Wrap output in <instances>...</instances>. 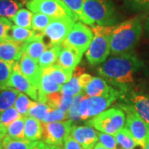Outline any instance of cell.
Returning a JSON list of instances; mask_svg holds the SVG:
<instances>
[{
    "instance_id": "cell-1",
    "label": "cell",
    "mask_w": 149,
    "mask_h": 149,
    "mask_svg": "<svg viewBox=\"0 0 149 149\" xmlns=\"http://www.w3.org/2000/svg\"><path fill=\"white\" fill-rule=\"evenodd\" d=\"M142 62L132 54L111 56L97 69L98 74L118 86L123 92L134 80V74L142 66Z\"/></svg>"
},
{
    "instance_id": "cell-2",
    "label": "cell",
    "mask_w": 149,
    "mask_h": 149,
    "mask_svg": "<svg viewBox=\"0 0 149 149\" xmlns=\"http://www.w3.org/2000/svg\"><path fill=\"white\" fill-rule=\"evenodd\" d=\"M142 32V24L138 17L115 26L110 37V53L113 56L129 53L139 42Z\"/></svg>"
},
{
    "instance_id": "cell-3",
    "label": "cell",
    "mask_w": 149,
    "mask_h": 149,
    "mask_svg": "<svg viewBox=\"0 0 149 149\" xmlns=\"http://www.w3.org/2000/svg\"><path fill=\"white\" fill-rule=\"evenodd\" d=\"M94 34L91 45L85 52V56L91 65L104 62L110 53V37L115 26L93 25Z\"/></svg>"
},
{
    "instance_id": "cell-4",
    "label": "cell",
    "mask_w": 149,
    "mask_h": 149,
    "mask_svg": "<svg viewBox=\"0 0 149 149\" xmlns=\"http://www.w3.org/2000/svg\"><path fill=\"white\" fill-rule=\"evenodd\" d=\"M83 12L94 25L112 26L115 22V9L110 0H84Z\"/></svg>"
},
{
    "instance_id": "cell-5",
    "label": "cell",
    "mask_w": 149,
    "mask_h": 149,
    "mask_svg": "<svg viewBox=\"0 0 149 149\" xmlns=\"http://www.w3.org/2000/svg\"><path fill=\"white\" fill-rule=\"evenodd\" d=\"M123 93V91L113 88L109 94L104 95L93 97L84 95L79 107L81 120L94 118L104 112L118 98L122 97Z\"/></svg>"
},
{
    "instance_id": "cell-6",
    "label": "cell",
    "mask_w": 149,
    "mask_h": 149,
    "mask_svg": "<svg viewBox=\"0 0 149 149\" xmlns=\"http://www.w3.org/2000/svg\"><path fill=\"white\" fill-rule=\"evenodd\" d=\"M125 113L118 108H111L92 118L88 124L102 133L113 135L124 128Z\"/></svg>"
},
{
    "instance_id": "cell-7",
    "label": "cell",
    "mask_w": 149,
    "mask_h": 149,
    "mask_svg": "<svg viewBox=\"0 0 149 149\" xmlns=\"http://www.w3.org/2000/svg\"><path fill=\"white\" fill-rule=\"evenodd\" d=\"M27 9L35 13H42L51 18L70 17L78 20V17L61 0H28Z\"/></svg>"
},
{
    "instance_id": "cell-8",
    "label": "cell",
    "mask_w": 149,
    "mask_h": 149,
    "mask_svg": "<svg viewBox=\"0 0 149 149\" xmlns=\"http://www.w3.org/2000/svg\"><path fill=\"white\" fill-rule=\"evenodd\" d=\"M118 106L126 113V127L138 145L142 148L149 140V125L128 104H119Z\"/></svg>"
},
{
    "instance_id": "cell-9",
    "label": "cell",
    "mask_w": 149,
    "mask_h": 149,
    "mask_svg": "<svg viewBox=\"0 0 149 149\" xmlns=\"http://www.w3.org/2000/svg\"><path fill=\"white\" fill-rule=\"evenodd\" d=\"M93 37L94 34L91 27L77 22L61 45V47L74 48L83 55L90 47Z\"/></svg>"
},
{
    "instance_id": "cell-10",
    "label": "cell",
    "mask_w": 149,
    "mask_h": 149,
    "mask_svg": "<svg viewBox=\"0 0 149 149\" xmlns=\"http://www.w3.org/2000/svg\"><path fill=\"white\" fill-rule=\"evenodd\" d=\"M42 141L48 145L62 147L65 139L70 133L73 127V121L70 119L59 122L43 123Z\"/></svg>"
},
{
    "instance_id": "cell-11",
    "label": "cell",
    "mask_w": 149,
    "mask_h": 149,
    "mask_svg": "<svg viewBox=\"0 0 149 149\" xmlns=\"http://www.w3.org/2000/svg\"><path fill=\"white\" fill-rule=\"evenodd\" d=\"M75 22L76 20L70 17L52 18L42 32L44 38H47L48 47L54 45L61 44Z\"/></svg>"
},
{
    "instance_id": "cell-12",
    "label": "cell",
    "mask_w": 149,
    "mask_h": 149,
    "mask_svg": "<svg viewBox=\"0 0 149 149\" xmlns=\"http://www.w3.org/2000/svg\"><path fill=\"white\" fill-rule=\"evenodd\" d=\"M8 87H9V89H15L19 92L27 95L34 100L37 101V100H38L37 89L23 74H22L20 69H19L18 61L14 62V64H13V72L11 74L10 79H9Z\"/></svg>"
},
{
    "instance_id": "cell-13",
    "label": "cell",
    "mask_w": 149,
    "mask_h": 149,
    "mask_svg": "<svg viewBox=\"0 0 149 149\" xmlns=\"http://www.w3.org/2000/svg\"><path fill=\"white\" fill-rule=\"evenodd\" d=\"M18 63L22 74L37 89H38L42 75V70L39 66L38 62L25 53H23Z\"/></svg>"
},
{
    "instance_id": "cell-14",
    "label": "cell",
    "mask_w": 149,
    "mask_h": 149,
    "mask_svg": "<svg viewBox=\"0 0 149 149\" xmlns=\"http://www.w3.org/2000/svg\"><path fill=\"white\" fill-rule=\"evenodd\" d=\"M70 135L85 149H93L98 142L97 132L91 125H73Z\"/></svg>"
},
{
    "instance_id": "cell-15",
    "label": "cell",
    "mask_w": 149,
    "mask_h": 149,
    "mask_svg": "<svg viewBox=\"0 0 149 149\" xmlns=\"http://www.w3.org/2000/svg\"><path fill=\"white\" fill-rule=\"evenodd\" d=\"M82 54L74 48L61 47L56 65L63 69L74 71L80 62Z\"/></svg>"
},
{
    "instance_id": "cell-16",
    "label": "cell",
    "mask_w": 149,
    "mask_h": 149,
    "mask_svg": "<svg viewBox=\"0 0 149 149\" xmlns=\"http://www.w3.org/2000/svg\"><path fill=\"white\" fill-rule=\"evenodd\" d=\"M23 45L11 40L0 42V59L8 62L19 61L22 56Z\"/></svg>"
},
{
    "instance_id": "cell-17",
    "label": "cell",
    "mask_w": 149,
    "mask_h": 149,
    "mask_svg": "<svg viewBox=\"0 0 149 149\" xmlns=\"http://www.w3.org/2000/svg\"><path fill=\"white\" fill-rule=\"evenodd\" d=\"M47 48V44L44 41L43 33L42 32H37L36 37L23 45L22 52H23V53H25L28 56H30L31 58L37 61L38 62L40 56L42 55L43 52Z\"/></svg>"
},
{
    "instance_id": "cell-18",
    "label": "cell",
    "mask_w": 149,
    "mask_h": 149,
    "mask_svg": "<svg viewBox=\"0 0 149 149\" xmlns=\"http://www.w3.org/2000/svg\"><path fill=\"white\" fill-rule=\"evenodd\" d=\"M62 85H59L49 74L43 73L38 86V100L37 101L47 103V95L60 92Z\"/></svg>"
},
{
    "instance_id": "cell-19",
    "label": "cell",
    "mask_w": 149,
    "mask_h": 149,
    "mask_svg": "<svg viewBox=\"0 0 149 149\" xmlns=\"http://www.w3.org/2000/svg\"><path fill=\"white\" fill-rule=\"evenodd\" d=\"M128 100L129 106L149 124V97L143 95L131 94Z\"/></svg>"
},
{
    "instance_id": "cell-20",
    "label": "cell",
    "mask_w": 149,
    "mask_h": 149,
    "mask_svg": "<svg viewBox=\"0 0 149 149\" xmlns=\"http://www.w3.org/2000/svg\"><path fill=\"white\" fill-rule=\"evenodd\" d=\"M113 88L107 84L104 80L100 77H93L91 81L84 89V93L86 96H100L109 94Z\"/></svg>"
},
{
    "instance_id": "cell-21",
    "label": "cell",
    "mask_w": 149,
    "mask_h": 149,
    "mask_svg": "<svg viewBox=\"0 0 149 149\" xmlns=\"http://www.w3.org/2000/svg\"><path fill=\"white\" fill-rule=\"evenodd\" d=\"M25 139L30 141H39L42 139V122L34 118L26 116L24 123Z\"/></svg>"
},
{
    "instance_id": "cell-22",
    "label": "cell",
    "mask_w": 149,
    "mask_h": 149,
    "mask_svg": "<svg viewBox=\"0 0 149 149\" xmlns=\"http://www.w3.org/2000/svg\"><path fill=\"white\" fill-rule=\"evenodd\" d=\"M74 96L64 95L61 92H56L47 95V104L51 108L60 109L65 112H68L72 104Z\"/></svg>"
},
{
    "instance_id": "cell-23",
    "label": "cell",
    "mask_w": 149,
    "mask_h": 149,
    "mask_svg": "<svg viewBox=\"0 0 149 149\" xmlns=\"http://www.w3.org/2000/svg\"><path fill=\"white\" fill-rule=\"evenodd\" d=\"M37 32L32 29H28L25 27H21L13 25L8 32V40L13 41L15 42L24 45L36 37Z\"/></svg>"
},
{
    "instance_id": "cell-24",
    "label": "cell",
    "mask_w": 149,
    "mask_h": 149,
    "mask_svg": "<svg viewBox=\"0 0 149 149\" xmlns=\"http://www.w3.org/2000/svg\"><path fill=\"white\" fill-rule=\"evenodd\" d=\"M42 72L49 74L56 83L61 85L66 84L73 76V71L63 69L56 64L51 67L43 69Z\"/></svg>"
},
{
    "instance_id": "cell-25",
    "label": "cell",
    "mask_w": 149,
    "mask_h": 149,
    "mask_svg": "<svg viewBox=\"0 0 149 149\" xmlns=\"http://www.w3.org/2000/svg\"><path fill=\"white\" fill-rule=\"evenodd\" d=\"M61 49V44L54 45L48 47L43 52L42 55L40 56V58L38 60V65L41 67V69L43 70L51 67L56 63Z\"/></svg>"
},
{
    "instance_id": "cell-26",
    "label": "cell",
    "mask_w": 149,
    "mask_h": 149,
    "mask_svg": "<svg viewBox=\"0 0 149 149\" xmlns=\"http://www.w3.org/2000/svg\"><path fill=\"white\" fill-rule=\"evenodd\" d=\"M39 141L12 139L6 135L3 141V149H33Z\"/></svg>"
},
{
    "instance_id": "cell-27",
    "label": "cell",
    "mask_w": 149,
    "mask_h": 149,
    "mask_svg": "<svg viewBox=\"0 0 149 149\" xmlns=\"http://www.w3.org/2000/svg\"><path fill=\"white\" fill-rule=\"evenodd\" d=\"M113 137L115 138L117 144L120 147V149H134L139 146L132 134L126 128L118 130L115 134H113Z\"/></svg>"
},
{
    "instance_id": "cell-28",
    "label": "cell",
    "mask_w": 149,
    "mask_h": 149,
    "mask_svg": "<svg viewBox=\"0 0 149 149\" xmlns=\"http://www.w3.org/2000/svg\"><path fill=\"white\" fill-rule=\"evenodd\" d=\"M22 5L17 0H0V17L11 19Z\"/></svg>"
},
{
    "instance_id": "cell-29",
    "label": "cell",
    "mask_w": 149,
    "mask_h": 149,
    "mask_svg": "<svg viewBox=\"0 0 149 149\" xmlns=\"http://www.w3.org/2000/svg\"><path fill=\"white\" fill-rule=\"evenodd\" d=\"M20 92L15 89H8L0 91V113L13 107Z\"/></svg>"
},
{
    "instance_id": "cell-30",
    "label": "cell",
    "mask_w": 149,
    "mask_h": 149,
    "mask_svg": "<svg viewBox=\"0 0 149 149\" xmlns=\"http://www.w3.org/2000/svg\"><path fill=\"white\" fill-rule=\"evenodd\" d=\"M33 16L32 12L26 8H20L16 14L11 18L16 26L32 29V18Z\"/></svg>"
},
{
    "instance_id": "cell-31",
    "label": "cell",
    "mask_w": 149,
    "mask_h": 149,
    "mask_svg": "<svg viewBox=\"0 0 149 149\" xmlns=\"http://www.w3.org/2000/svg\"><path fill=\"white\" fill-rule=\"evenodd\" d=\"M61 1L74 13L80 21L83 22L85 24H87V25H91V26L94 25L91 20L87 18V17L85 16L83 12L84 0H61Z\"/></svg>"
},
{
    "instance_id": "cell-32",
    "label": "cell",
    "mask_w": 149,
    "mask_h": 149,
    "mask_svg": "<svg viewBox=\"0 0 149 149\" xmlns=\"http://www.w3.org/2000/svg\"><path fill=\"white\" fill-rule=\"evenodd\" d=\"M26 116H22L7 128V135L12 139H26L24 134V123Z\"/></svg>"
},
{
    "instance_id": "cell-33",
    "label": "cell",
    "mask_w": 149,
    "mask_h": 149,
    "mask_svg": "<svg viewBox=\"0 0 149 149\" xmlns=\"http://www.w3.org/2000/svg\"><path fill=\"white\" fill-rule=\"evenodd\" d=\"M14 62H8L0 59V91L9 89L8 83Z\"/></svg>"
},
{
    "instance_id": "cell-34",
    "label": "cell",
    "mask_w": 149,
    "mask_h": 149,
    "mask_svg": "<svg viewBox=\"0 0 149 149\" xmlns=\"http://www.w3.org/2000/svg\"><path fill=\"white\" fill-rule=\"evenodd\" d=\"M49 108L50 106L47 103L41 101H33L32 104L28 110L27 116L34 118L37 120L42 122L44 116L49 109Z\"/></svg>"
},
{
    "instance_id": "cell-35",
    "label": "cell",
    "mask_w": 149,
    "mask_h": 149,
    "mask_svg": "<svg viewBox=\"0 0 149 149\" xmlns=\"http://www.w3.org/2000/svg\"><path fill=\"white\" fill-rule=\"evenodd\" d=\"M82 87L80 85L79 76H72V78L66 84L61 86V93L67 95L74 96L82 93Z\"/></svg>"
},
{
    "instance_id": "cell-36",
    "label": "cell",
    "mask_w": 149,
    "mask_h": 149,
    "mask_svg": "<svg viewBox=\"0 0 149 149\" xmlns=\"http://www.w3.org/2000/svg\"><path fill=\"white\" fill-rule=\"evenodd\" d=\"M52 19L42 13H34L32 18V29L36 32H43Z\"/></svg>"
},
{
    "instance_id": "cell-37",
    "label": "cell",
    "mask_w": 149,
    "mask_h": 149,
    "mask_svg": "<svg viewBox=\"0 0 149 149\" xmlns=\"http://www.w3.org/2000/svg\"><path fill=\"white\" fill-rule=\"evenodd\" d=\"M21 117L22 115L14 107H11L0 113V126L7 128L13 121Z\"/></svg>"
},
{
    "instance_id": "cell-38",
    "label": "cell",
    "mask_w": 149,
    "mask_h": 149,
    "mask_svg": "<svg viewBox=\"0 0 149 149\" xmlns=\"http://www.w3.org/2000/svg\"><path fill=\"white\" fill-rule=\"evenodd\" d=\"M33 101L31 100L25 94L20 92L17 97L16 101L14 104V108L20 113L22 116H27V113Z\"/></svg>"
},
{
    "instance_id": "cell-39",
    "label": "cell",
    "mask_w": 149,
    "mask_h": 149,
    "mask_svg": "<svg viewBox=\"0 0 149 149\" xmlns=\"http://www.w3.org/2000/svg\"><path fill=\"white\" fill-rule=\"evenodd\" d=\"M68 118V113L67 112H65L60 109H54V108H49L47 112L46 113L43 123H52V122H59V121H64L65 119Z\"/></svg>"
},
{
    "instance_id": "cell-40",
    "label": "cell",
    "mask_w": 149,
    "mask_h": 149,
    "mask_svg": "<svg viewBox=\"0 0 149 149\" xmlns=\"http://www.w3.org/2000/svg\"><path fill=\"white\" fill-rule=\"evenodd\" d=\"M85 95H83L82 93L76 95L73 98V101L72 104L70 107V109L67 112L68 113V118L70 119L71 121H79L80 120V110H79V107H80V101L82 100L83 97Z\"/></svg>"
},
{
    "instance_id": "cell-41",
    "label": "cell",
    "mask_w": 149,
    "mask_h": 149,
    "mask_svg": "<svg viewBox=\"0 0 149 149\" xmlns=\"http://www.w3.org/2000/svg\"><path fill=\"white\" fill-rule=\"evenodd\" d=\"M97 136L100 143L108 149H118L117 147V142L113 135L102 132H97Z\"/></svg>"
},
{
    "instance_id": "cell-42",
    "label": "cell",
    "mask_w": 149,
    "mask_h": 149,
    "mask_svg": "<svg viewBox=\"0 0 149 149\" xmlns=\"http://www.w3.org/2000/svg\"><path fill=\"white\" fill-rule=\"evenodd\" d=\"M13 27V22L8 18L0 17V42L8 40V32Z\"/></svg>"
},
{
    "instance_id": "cell-43",
    "label": "cell",
    "mask_w": 149,
    "mask_h": 149,
    "mask_svg": "<svg viewBox=\"0 0 149 149\" xmlns=\"http://www.w3.org/2000/svg\"><path fill=\"white\" fill-rule=\"evenodd\" d=\"M62 149H85L81 144H80L76 140H74L70 135H69L65 139Z\"/></svg>"
},
{
    "instance_id": "cell-44",
    "label": "cell",
    "mask_w": 149,
    "mask_h": 149,
    "mask_svg": "<svg viewBox=\"0 0 149 149\" xmlns=\"http://www.w3.org/2000/svg\"><path fill=\"white\" fill-rule=\"evenodd\" d=\"M92 78H93V77L91 76V74H87V73H84V74H80V76H79L80 85V86L82 87L83 91H84V89L86 87V85L91 82V80H92Z\"/></svg>"
},
{
    "instance_id": "cell-45",
    "label": "cell",
    "mask_w": 149,
    "mask_h": 149,
    "mask_svg": "<svg viewBox=\"0 0 149 149\" xmlns=\"http://www.w3.org/2000/svg\"><path fill=\"white\" fill-rule=\"evenodd\" d=\"M7 135V128L0 126V149H3V141Z\"/></svg>"
},
{
    "instance_id": "cell-46",
    "label": "cell",
    "mask_w": 149,
    "mask_h": 149,
    "mask_svg": "<svg viewBox=\"0 0 149 149\" xmlns=\"http://www.w3.org/2000/svg\"><path fill=\"white\" fill-rule=\"evenodd\" d=\"M33 149H49V145L43 141H39L37 145Z\"/></svg>"
},
{
    "instance_id": "cell-47",
    "label": "cell",
    "mask_w": 149,
    "mask_h": 149,
    "mask_svg": "<svg viewBox=\"0 0 149 149\" xmlns=\"http://www.w3.org/2000/svg\"><path fill=\"white\" fill-rule=\"evenodd\" d=\"M83 71H84V68H82L80 66H77L73 71V76H80V74H83L82 73Z\"/></svg>"
},
{
    "instance_id": "cell-48",
    "label": "cell",
    "mask_w": 149,
    "mask_h": 149,
    "mask_svg": "<svg viewBox=\"0 0 149 149\" xmlns=\"http://www.w3.org/2000/svg\"><path fill=\"white\" fill-rule=\"evenodd\" d=\"M136 3H139V4H146V3H148L149 0H131Z\"/></svg>"
},
{
    "instance_id": "cell-49",
    "label": "cell",
    "mask_w": 149,
    "mask_h": 149,
    "mask_svg": "<svg viewBox=\"0 0 149 149\" xmlns=\"http://www.w3.org/2000/svg\"><path fill=\"white\" fill-rule=\"evenodd\" d=\"M93 149H108L107 148H105L104 145L100 143H97L95 145V147H94V148Z\"/></svg>"
},
{
    "instance_id": "cell-50",
    "label": "cell",
    "mask_w": 149,
    "mask_h": 149,
    "mask_svg": "<svg viewBox=\"0 0 149 149\" xmlns=\"http://www.w3.org/2000/svg\"><path fill=\"white\" fill-rule=\"evenodd\" d=\"M145 28L149 32V17L147 18V21H146V23H145Z\"/></svg>"
},
{
    "instance_id": "cell-51",
    "label": "cell",
    "mask_w": 149,
    "mask_h": 149,
    "mask_svg": "<svg viewBox=\"0 0 149 149\" xmlns=\"http://www.w3.org/2000/svg\"><path fill=\"white\" fill-rule=\"evenodd\" d=\"M49 149H62V147H58V146H52V145H49Z\"/></svg>"
},
{
    "instance_id": "cell-52",
    "label": "cell",
    "mask_w": 149,
    "mask_h": 149,
    "mask_svg": "<svg viewBox=\"0 0 149 149\" xmlns=\"http://www.w3.org/2000/svg\"><path fill=\"white\" fill-rule=\"evenodd\" d=\"M143 149H149V140L146 143V144H145V147L143 148Z\"/></svg>"
},
{
    "instance_id": "cell-53",
    "label": "cell",
    "mask_w": 149,
    "mask_h": 149,
    "mask_svg": "<svg viewBox=\"0 0 149 149\" xmlns=\"http://www.w3.org/2000/svg\"><path fill=\"white\" fill-rule=\"evenodd\" d=\"M18 2H20L21 3H22V4H24V3H27V2L28 1V0H17Z\"/></svg>"
},
{
    "instance_id": "cell-54",
    "label": "cell",
    "mask_w": 149,
    "mask_h": 149,
    "mask_svg": "<svg viewBox=\"0 0 149 149\" xmlns=\"http://www.w3.org/2000/svg\"><path fill=\"white\" fill-rule=\"evenodd\" d=\"M148 125H149V124H148Z\"/></svg>"
}]
</instances>
